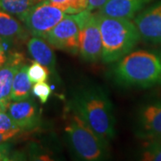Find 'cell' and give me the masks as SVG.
<instances>
[{
	"instance_id": "603a6c76",
	"label": "cell",
	"mask_w": 161,
	"mask_h": 161,
	"mask_svg": "<svg viewBox=\"0 0 161 161\" xmlns=\"http://www.w3.org/2000/svg\"><path fill=\"white\" fill-rule=\"evenodd\" d=\"M20 129L7 112H0V132H9ZM21 130V129H20ZM23 131V130H22Z\"/></svg>"
},
{
	"instance_id": "d6986e66",
	"label": "cell",
	"mask_w": 161,
	"mask_h": 161,
	"mask_svg": "<svg viewBox=\"0 0 161 161\" xmlns=\"http://www.w3.org/2000/svg\"><path fill=\"white\" fill-rule=\"evenodd\" d=\"M142 159L161 161V139L148 141L142 151Z\"/></svg>"
},
{
	"instance_id": "4fadbf2b",
	"label": "cell",
	"mask_w": 161,
	"mask_h": 161,
	"mask_svg": "<svg viewBox=\"0 0 161 161\" xmlns=\"http://www.w3.org/2000/svg\"><path fill=\"white\" fill-rule=\"evenodd\" d=\"M27 48L34 61L46 66L49 72L57 75L56 57L51 46L42 38L32 36L27 42Z\"/></svg>"
},
{
	"instance_id": "ba28073f",
	"label": "cell",
	"mask_w": 161,
	"mask_h": 161,
	"mask_svg": "<svg viewBox=\"0 0 161 161\" xmlns=\"http://www.w3.org/2000/svg\"><path fill=\"white\" fill-rule=\"evenodd\" d=\"M44 40L57 49L77 55L79 53V26L75 14H66L45 36Z\"/></svg>"
},
{
	"instance_id": "8fae6325",
	"label": "cell",
	"mask_w": 161,
	"mask_h": 161,
	"mask_svg": "<svg viewBox=\"0 0 161 161\" xmlns=\"http://www.w3.org/2000/svg\"><path fill=\"white\" fill-rule=\"evenodd\" d=\"M24 63L23 54L14 51L8 61L0 68V104L6 109L12 101L11 92L14 78L18 69Z\"/></svg>"
},
{
	"instance_id": "ffe728a7",
	"label": "cell",
	"mask_w": 161,
	"mask_h": 161,
	"mask_svg": "<svg viewBox=\"0 0 161 161\" xmlns=\"http://www.w3.org/2000/svg\"><path fill=\"white\" fill-rule=\"evenodd\" d=\"M31 93L36 98H39L41 103H46L51 95V88L49 84H47L46 81H40L36 82L32 86Z\"/></svg>"
},
{
	"instance_id": "5b68a950",
	"label": "cell",
	"mask_w": 161,
	"mask_h": 161,
	"mask_svg": "<svg viewBox=\"0 0 161 161\" xmlns=\"http://www.w3.org/2000/svg\"><path fill=\"white\" fill-rule=\"evenodd\" d=\"M79 26V54L87 62L101 59L102 40L98 14L85 10L75 14Z\"/></svg>"
},
{
	"instance_id": "ac0fdd59",
	"label": "cell",
	"mask_w": 161,
	"mask_h": 161,
	"mask_svg": "<svg viewBox=\"0 0 161 161\" xmlns=\"http://www.w3.org/2000/svg\"><path fill=\"white\" fill-rule=\"evenodd\" d=\"M28 75L32 83L46 81L48 79L49 71L46 66L34 61L33 63L28 65Z\"/></svg>"
},
{
	"instance_id": "7a4b0ae2",
	"label": "cell",
	"mask_w": 161,
	"mask_h": 161,
	"mask_svg": "<svg viewBox=\"0 0 161 161\" xmlns=\"http://www.w3.org/2000/svg\"><path fill=\"white\" fill-rule=\"evenodd\" d=\"M111 75L115 83L127 88L147 89L161 85V51H131L115 62Z\"/></svg>"
},
{
	"instance_id": "2e32d148",
	"label": "cell",
	"mask_w": 161,
	"mask_h": 161,
	"mask_svg": "<svg viewBox=\"0 0 161 161\" xmlns=\"http://www.w3.org/2000/svg\"><path fill=\"white\" fill-rule=\"evenodd\" d=\"M38 0H0V9L22 21L25 14Z\"/></svg>"
},
{
	"instance_id": "4316f807",
	"label": "cell",
	"mask_w": 161,
	"mask_h": 161,
	"mask_svg": "<svg viewBox=\"0 0 161 161\" xmlns=\"http://www.w3.org/2000/svg\"><path fill=\"white\" fill-rule=\"evenodd\" d=\"M39 1H40V0H38V2H39Z\"/></svg>"
},
{
	"instance_id": "484cf974",
	"label": "cell",
	"mask_w": 161,
	"mask_h": 161,
	"mask_svg": "<svg viewBox=\"0 0 161 161\" xmlns=\"http://www.w3.org/2000/svg\"><path fill=\"white\" fill-rule=\"evenodd\" d=\"M6 108H5L0 104V112H6Z\"/></svg>"
},
{
	"instance_id": "5bb4252c",
	"label": "cell",
	"mask_w": 161,
	"mask_h": 161,
	"mask_svg": "<svg viewBox=\"0 0 161 161\" xmlns=\"http://www.w3.org/2000/svg\"><path fill=\"white\" fill-rule=\"evenodd\" d=\"M28 34L27 29L18 18L0 9V38L14 41L25 40Z\"/></svg>"
},
{
	"instance_id": "cb8c5ba5",
	"label": "cell",
	"mask_w": 161,
	"mask_h": 161,
	"mask_svg": "<svg viewBox=\"0 0 161 161\" xmlns=\"http://www.w3.org/2000/svg\"><path fill=\"white\" fill-rule=\"evenodd\" d=\"M20 132H22V130H20V129H18V130H13V131H9V132H0V143L1 142H9L10 140H12L13 138H14L17 135H19Z\"/></svg>"
},
{
	"instance_id": "9a60e30c",
	"label": "cell",
	"mask_w": 161,
	"mask_h": 161,
	"mask_svg": "<svg viewBox=\"0 0 161 161\" xmlns=\"http://www.w3.org/2000/svg\"><path fill=\"white\" fill-rule=\"evenodd\" d=\"M32 82L28 75V64H23L14 78L12 86V100H23L31 98Z\"/></svg>"
},
{
	"instance_id": "7c38bea8",
	"label": "cell",
	"mask_w": 161,
	"mask_h": 161,
	"mask_svg": "<svg viewBox=\"0 0 161 161\" xmlns=\"http://www.w3.org/2000/svg\"><path fill=\"white\" fill-rule=\"evenodd\" d=\"M152 1L153 0H109L103 7L98 10V13L112 17L133 20V18Z\"/></svg>"
},
{
	"instance_id": "3957f363",
	"label": "cell",
	"mask_w": 161,
	"mask_h": 161,
	"mask_svg": "<svg viewBox=\"0 0 161 161\" xmlns=\"http://www.w3.org/2000/svg\"><path fill=\"white\" fill-rule=\"evenodd\" d=\"M97 14L102 40L101 60L105 64L115 63L137 45L141 40L139 31L132 20Z\"/></svg>"
},
{
	"instance_id": "30bf717a",
	"label": "cell",
	"mask_w": 161,
	"mask_h": 161,
	"mask_svg": "<svg viewBox=\"0 0 161 161\" xmlns=\"http://www.w3.org/2000/svg\"><path fill=\"white\" fill-rule=\"evenodd\" d=\"M7 114L21 130H34L41 123V109L31 98L12 100L6 109Z\"/></svg>"
},
{
	"instance_id": "d4e9b609",
	"label": "cell",
	"mask_w": 161,
	"mask_h": 161,
	"mask_svg": "<svg viewBox=\"0 0 161 161\" xmlns=\"http://www.w3.org/2000/svg\"><path fill=\"white\" fill-rule=\"evenodd\" d=\"M109 0H89V7H88V10H90V11L99 10Z\"/></svg>"
},
{
	"instance_id": "52a82bcc",
	"label": "cell",
	"mask_w": 161,
	"mask_h": 161,
	"mask_svg": "<svg viewBox=\"0 0 161 161\" xmlns=\"http://www.w3.org/2000/svg\"><path fill=\"white\" fill-rule=\"evenodd\" d=\"M135 135L145 141L161 139V98L142 105L135 115Z\"/></svg>"
},
{
	"instance_id": "44dd1931",
	"label": "cell",
	"mask_w": 161,
	"mask_h": 161,
	"mask_svg": "<svg viewBox=\"0 0 161 161\" xmlns=\"http://www.w3.org/2000/svg\"><path fill=\"white\" fill-rule=\"evenodd\" d=\"M14 40L0 38V68L8 61L14 53L13 45Z\"/></svg>"
},
{
	"instance_id": "7402d4cb",
	"label": "cell",
	"mask_w": 161,
	"mask_h": 161,
	"mask_svg": "<svg viewBox=\"0 0 161 161\" xmlns=\"http://www.w3.org/2000/svg\"><path fill=\"white\" fill-rule=\"evenodd\" d=\"M23 156L21 154H14L12 150V143L9 142H1L0 143V161L17 160L24 159Z\"/></svg>"
},
{
	"instance_id": "6da1fadb",
	"label": "cell",
	"mask_w": 161,
	"mask_h": 161,
	"mask_svg": "<svg viewBox=\"0 0 161 161\" xmlns=\"http://www.w3.org/2000/svg\"><path fill=\"white\" fill-rule=\"evenodd\" d=\"M68 105L105 142L109 143L115 138L114 107L102 87L93 83L78 87L71 94Z\"/></svg>"
},
{
	"instance_id": "277c9868",
	"label": "cell",
	"mask_w": 161,
	"mask_h": 161,
	"mask_svg": "<svg viewBox=\"0 0 161 161\" xmlns=\"http://www.w3.org/2000/svg\"><path fill=\"white\" fill-rule=\"evenodd\" d=\"M64 136L71 153L79 160L100 161L109 157V143L74 112L64 127Z\"/></svg>"
},
{
	"instance_id": "9c48e42d",
	"label": "cell",
	"mask_w": 161,
	"mask_h": 161,
	"mask_svg": "<svg viewBox=\"0 0 161 161\" xmlns=\"http://www.w3.org/2000/svg\"><path fill=\"white\" fill-rule=\"evenodd\" d=\"M141 40L153 44H161V0L147 6L132 20Z\"/></svg>"
},
{
	"instance_id": "8992f818",
	"label": "cell",
	"mask_w": 161,
	"mask_h": 161,
	"mask_svg": "<svg viewBox=\"0 0 161 161\" xmlns=\"http://www.w3.org/2000/svg\"><path fill=\"white\" fill-rule=\"evenodd\" d=\"M66 14L47 0H40L31 7L22 19V23L31 36L44 39Z\"/></svg>"
},
{
	"instance_id": "e0dca14e",
	"label": "cell",
	"mask_w": 161,
	"mask_h": 161,
	"mask_svg": "<svg viewBox=\"0 0 161 161\" xmlns=\"http://www.w3.org/2000/svg\"><path fill=\"white\" fill-rule=\"evenodd\" d=\"M51 5L61 9L66 14H77L88 10L89 0H47Z\"/></svg>"
}]
</instances>
